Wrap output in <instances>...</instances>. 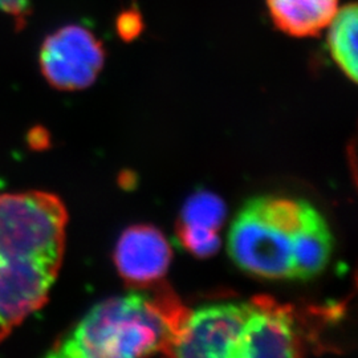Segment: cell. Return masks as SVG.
<instances>
[{
	"instance_id": "cell-1",
	"label": "cell",
	"mask_w": 358,
	"mask_h": 358,
	"mask_svg": "<svg viewBox=\"0 0 358 358\" xmlns=\"http://www.w3.org/2000/svg\"><path fill=\"white\" fill-rule=\"evenodd\" d=\"M152 292L112 297L92 308L60 337L50 357L125 358L164 353L173 356L192 310L167 285Z\"/></svg>"
},
{
	"instance_id": "cell-2",
	"label": "cell",
	"mask_w": 358,
	"mask_h": 358,
	"mask_svg": "<svg viewBox=\"0 0 358 358\" xmlns=\"http://www.w3.org/2000/svg\"><path fill=\"white\" fill-rule=\"evenodd\" d=\"M301 201L260 196L234 219L229 254L241 268L264 279H292V244Z\"/></svg>"
},
{
	"instance_id": "cell-3",
	"label": "cell",
	"mask_w": 358,
	"mask_h": 358,
	"mask_svg": "<svg viewBox=\"0 0 358 358\" xmlns=\"http://www.w3.org/2000/svg\"><path fill=\"white\" fill-rule=\"evenodd\" d=\"M68 213L51 192H0V257L63 263Z\"/></svg>"
},
{
	"instance_id": "cell-4",
	"label": "cell",
	"mask_w": 358,
	"mask_h": 358,
	"mask_svg": "<svg viewBox=\"0 0 358 358\" xmlns=\"http://www.w3.org/2000/svg\"><path fill=\"white\" fill-rule=\"evenodd\" d=\"M38 63L43 76L53 88L66 92L85 90L103 71L105 48L90 29L69 24L44 38Z\"/></svg>"
},
{
	"instance_id": "cell-5",
	"label": "cell",
	"mask_w": 358,
	"mask_h": 358,
	"mask_svg": "<svg viewBox=\"0 0 358 358\" xmlns=\"http://www.w3.org/2000/svg\"><path fill=\"white\" fill-rule=\"evenodd\" d=\"M62 263L0 257V343L45 306Z\"/></svg>"
},
{
	"instance_id": "cell-6",
	"label": "cell",
	"mask_w": 358,
	"mask_h": 358,
	"mask_svg": "<svg viewBox=\"0 0 358 358\" xmlns=\"http://www.w3.org/2000/svg\"><path fill=\"white\" fill-rule=\"evenodd\" d=\"M250 315L244 324L234 358L300 357L306 344L294 309L268 296L250 301Z\"/></svg>"
},
{
	"instance_id": "cell-7",
	"label": "cell",
	"mask_w": 358,
	"mask_h": 358,
	"mask_svg": "<svg viewBox=\"0 0 358 358\" xmlns=\"http://www.w3.org/2000/svg\"><path fill=\"white\" fill-rule=\"evenodd\" d=\"M250 309V303H230L192 312L173 356L234 358Z\"/></svg>"
},
{
	"instance_id": "cell-8",
	"label": "cell",
	"mask_w": 358,
	"mask_h": 358,
	"mask_svg": "<svg viewBox=\"0 0 358 358\" xmlns=\"http://www.w3.org/2000/svg\"><path fill=\"white\" fill-rule=\"evenodd\" d=\"M171 262V247L152 226H133L120 236L115 250L118 273L138 291L159 284Z\"/></svg>"
},
{
	"instance_id": "cell-9",
	"label": "cell",
	"mask_w": 358,
	"mask_h": 358,
	"mask_svg": "<svg viewBox=\"0 0 358 358\" xmlns=\"http://www.w3.org/2000/svg\"><path fill=\"white\" fill-rule=\"evenodd\" d=\"M333 238L320 213L301 201L300 222L292 244V279L308 280L321 273L332 256Z\"/></svg>"
},
{
	"instance_id": "cell-10",
	"label": "cell",
	"mask_w": 358,
	"mask_h": 358,
	"mask_svg": "<svg viewBox=\"0 0 358 358\" xmlns=\"http://www.w3.org/2000/svg\"><path fill=\"white\" fill-rule=\"evenodd\" d=\"M278 29L294 38H315L329 26L340 0H266Z\"/></svg>"
},
{
	"instance_id": "cell-11",
	"label": "cell",
	"mask_w": 358,
	"mask_h": 358,
	"mask_svg": "<svg viewBox=\"0 0 358 358\" xmlns=\"http://www.w3.org/2000/svg\"><path fill=\"white\" fill-rule=\"evenodd\" d=\"M357 4L350 3L338 8L328 31V50L333 62L352 83H357Z\"/></svg>"
},
{
	"instance_id": "cell-12",
	"label": "cell",
	"mask_w": 358,
	"mask_h": 358,
	"mask_svg": "<svg viewBox=\"0 0 358 358\" xmlns=\"http://www.w3.org/2000/svg\"><path fill=\"white\" fill-rule=\"evenodd\" d=\"M226 219V206L213 192H196L186 201L179 217L180 224L219 231Z\"/></svg>"
},
{
	"instance_id": "cell-13",
	"label": "cell",
	"mask_w": 358,
	"mask_h": 358,
	"mask_svg": "<svg viewBox=\"0 0 358 358\" xmlns=\"http://www.w3.org/2000/svg\"><path fill=\"white\" fill-rule=\"evenodd\" d=\"M177 238L189 252L198 257L214 255L220 247L217 231L194 227L187 224H177Z\"/></svg>"
},
{
	"instance_id": "cell-14",
	"label": "cell",
	"mask_w": 358,
	"mask_h": 358,
	"mask_svg": "<svg viewBox=\"0 0 358 358\" xmlns=\"http://www.w3.org/2000/svg\"><path fill=\"white\" fill-rule=\"evenodd\" d=\"M117 32L122 40H133L141 34L143 23L140 13L136 10H128L117 17Z\"/></svg>"
},
{
	"instance_id": "cell-15",
	"label": "cell",
	"mask_w": 358,
	"mask_h": 358,
	"mask_svg": "<svg viewBox=\"0 0 358 358\" xmlns=\"http://www.w3.org/2000/svg\"><path fill=\"white\" fill-rule=\"evenodd\" d=\"M0 11L11 16L16 24L22 27L31 13V0H0Z\"/></svg>"
}]
</instances>
